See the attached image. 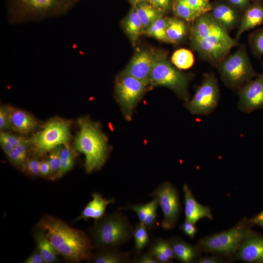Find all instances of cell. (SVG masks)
Here are the masks:
<instances>
[{"mask_svg": "<svg viewBox=\"0 0 263 263\" xmlns=\"http://www.w3.org/2000/svg\"><path fill=\"white\" fill-rule=\"evenodd\" d=\"M208 13L228 33L235 28L240 20L239 10L227 2H218L212 5Z\"/></svg>", "mask_w": 263, "mask_h": 263, "instance_id": "15", "label": "cell"}, {"mask_svg": "<svg viewBox=\"0 0 263 263\" xmlns=\"http://www.w3.org/2000/svg\"><path fill=\"white\" fill-rule=\"evenodd\" d=\"M130 252L121 251L117 248L99 249L93 254L90 261L94 263H125L130 261Z\"/></svg>", "mask_w": 263, "mask_h": 263, "instance_id": "24", "label": "cell"}, {"mask_svg": "<svg viewBox=\"0 0 263 263\" xmlns=\"http://www.w3.org/2000/svg\"><path fill=\"white\" fill-rule=\"evenodd\" d=\"M251 50L257 57L263 56V28L259 29L252 33L249 37Z\"/></svg>", "mask_w": 263, "mask_h": 263, "instance_id": "35", "label": "cell"}, {"mask_svg": "<svg viewBox=\"0 0 263 263\" xmlns=\"http://www.w3.org/2000/svg\"><path fill=\"white\" fill-rule=\"evenodd\" d=\"M59 146L49 152L47 159L50 167V178L54 179L55 176L59 170L61 165L60 156V148Z\"/></svg>", "mask_w": 263, "mask_h": 263, "instance_id": "36", "label": "cell"}, {"mask_svg": "<svg viewBox=\"0 0 263 263\" xmlns=\"http://www.w3.org/2000/svg\"><path fill=\"white\" fill-rule=\"evenodd\" d=\"M0 143L1 148L6 155L10 152L14 148L9 143L3 140H0Z\"/></svg>", "mask_w": 263, "mask_h": 263, "instance_id": "49", "label": "cell"}, {"mask_svg": "<svg viewBox=\"0 0 263 263\" xmlns=\"http://www.w3.org/2000/svg\"><path fill=\"white\" fill-rule=\"evenodd\" d=\"M114 198L107 199L98 193L92 194V199L85 206L75 221L93 219L97 221L102 217L109 205L115 202Z\"/></svg>", "mask_w": 263, "mask_h": 263, "instance_id": "21", "label": "cell"}, {"mask_svg": "<svg viewBox=\"0 0 263 263\" xmlns=\"http://www.w3.org/2000/svg\"><path fill=\"white\" fill-rule=\"evenodd\" d=\"M37 227L46 236L58 254L66 260L90 261L94 248L91 238L83 231L50 215L43 216Z\"/></svg>", "mask_w": 263, "mask_h": 263, "instance_id": "1", "label": "cell"}, {"mask_svg": "<svg viewBox=\"0 0 263 263\" xmlns=\"http://www.w3.org/2000/svg\"><path fill=\"white\" fill-rule=\"evenodd\" d=\"M221 262H222L221 260L215 257H206L197 262L199 263H219Z\"/></svg>", "mask_w": 263, "mask_h": 263, "instance_id": "48", "label": "cell"}, {"mask_svg": "<svg viewBox=\"0 0 263 263\" xmlns=\"http://www.w3.org/2000/svg\"><path fill=\"white\" fill-rule=\"evenodd\" d=\"M148 2L164 13L172 8V0H148Z\"/></svg>", "mask_w": 263, "mask_h": 263, "instance_id": "41", "label": "cell"}, {"mask_svg": "<svg viewBox=\"0 0 263 263\" xmlns=\"http://www.w3.org/2000/svg\"><path fill=\"white\" fill-rule=\"evenodd\" d=\"M123 26L126 33L133 43H135L144 33V27L134 6L125 19Z\"/></svg>", "mask_w": 263, "mask_h": 263, "instance_id": "27", "label": "cell"}, {"mask_svg": "<svg viewBox=\"0 0 263 263\" xmlns=\"http://www.w3.org/2000/svg\"><path fill=\"white\" fill-rule=\"evenodd\" d=\"M134 228L120 210L104 214L90 230L94 248H118L132 237Z\"/></svg>", "mask_w": 263, "mask_h": 263, "instance_id": "5", "label": "cell"}, {"mask_svg": "<svg viewBox=\"0 0 263 263\" xmlns=\"http://www.w3.org/2000/svg\"><path fill=\"white\" fill-rule=\"evenodd\" d=\"M10 121L12 131L20 134H26L34 131L38 123L29 113L17 108L9 107Z\"/></svg>", "mask_w": 263, "mask_h": 263, "instance_id": "20", "label": "cell"}, {"mask_svg": "<svg viewBox=\"0 0 263 263\" xmlns=\"http://www.w3.org/2000/svg\"><path fill=\"white\" fill-rule=\"evenodd\" d=\"M75 0H7L10 22L19 24L38 21L66 14Z\"/></svg>", "mask_w": 263, "mask_h": 263, "instance_id": "4", "label": "cell"}, {"mask_svg": "<svg viewBox=\"0 0 263 263\" xmlns=\"http://www.w3.org/2000/svg\"><path fill=\"white\" fill-rule=\"evenodd\" d=\"M146 204H135L119 208V210L131 209L136 213L139 222H142L150 232L154 229L157 224V209L159 203L156 197Z\"/></svg>", "mask_w": 263, "mask_h": 263, "instance_id": "18", "label": "cell"}, {"mask_svg": "<svg viewBox=\"0 0 263 263\" xmlns=\"http://www.w3.org/2000/svg\"><path fill=\"white\" fill-rule=\"evenodd\" d=\"M0 140L7 142L14 147L23 143H30L29 139L15 135L5 131H0Z\"/></svg>", "mask_w": 263, "mask_h": 263, "instance_id": "39", "label": "cell"}, {"mask_svg": "<svg viewBox=\"0 0 263 263\" xmlns=\"http://www.w3.org/2000/svg\"><path fill=\"white\" fill-rule=\"evenodd\" d=\"M148 88L142 81L123 72L117 76L115 98L126 120L132 119L135 108Z\"/></svg>", "mask_w": 263, "mask_h": 263, "instance_id": "9", "label": "cell"}, {"mask_svg": "<svg viewBox=\"0 0 263 263\" xmlns=\"http://www.w3.org/2000/svg\"><path fill=\"white\" fill-rule=\"evenodd\" d=\"M194 225L195 224L185 220L181 225L180 228L186 235L190 238L193 239L197 232V228Z\"/></svg>", "mask_w": 263, "mask_h": 263, "instance_id": "43", "label": "cell"}, {"mask_svg": "<svg viewBox=\"0 0 263 263\" xmlns=\"http://www.w3.org/2000/svg\"><path fill=\"white\" fill-rule=\"evenodd\" d=\"M148 251L155 257L158 263H171L174 258L169 240L160 237L149 244Z\"/></svg>", "mask_w": 263, "mask_h": 263, "instance_id": "25", "label": "cell"}, {"mask_svg": "<svg viewBox=\"0 0 263 263\" xmlns=\"http://www.w3.org/2000/svg\"><path fill=\"white\" fill-rule=\"evenodd\" d=\"M191 78L190 74L184 73L175 68L165 56L155 55L150 87H166L172 90L179 97L188 101V85Z\"/></svg>", "mask_w": 263, "mask_h": 263, "instance_id": "8", "label": "cell"}, {"mask_svg": "<svg viewBox=\"0 0 263 263\" xmlns=\"http://www.w3.org/2000/svg\"><path fill=\"white\" fill-rule=\"evenodd\" d=\"M220 96L218 82L212 73L203 75L201 84L199 86L186 107L193 114L208 115L217 107Z\"/></svg>", "mask_w": 263, "mask_h": 263, "instance_id": "11", "label": "cell"}, {"mask_svg": "<svg viewBox=\"0 0 263 263\" xmlns=\"http://www.w3.org/2000/svg\"><path fill=\"white\" fill-rule=\"evenodd\" d=\"M190 33L193 48L202 58L217 65L238 44L228 33L211 16L203 14L193 22Z\"/></svg>", "mask_w": 263, "mask_h": 263, "instance_id": "2", "label": "cell"}, {"mask_svg": "<svg viewBox=\"0 0 263 263\" xmlns=\"http://www.w3.org/2000/svg\"><path fill=\"white\" fill-rule=\"evenodd\" d=\"M30 146V143L22 144L14 147L6 155L11 163L22 169L28 160L29 147Z\"/></svg>", "mask_w": 263, "mask_h": 263, "instance_id": "33", "label": "cell"}, {"mask_svg": "<svg viewBox=\"0 0 263 263\" xmlns=\"http://www.w3.org/2000/svg\"><path fill=\"white\" fill-rule=\"evenodd\" d=\"M155 58V55L150 52L140 51L134 55L123 72L139 80L149 87Z\"/></svg>", "mask_w": 263, "mask_h": 263, "instance_id": "14", "label": "cell"}, {"mask_svg": "<svg viewBox=\"0 0 263 263\" xmlns=\"http://www.w3.org/2000/svg\"><path fill=\"white\" fill-rule=\"evenodd\" d=\"M40 173L43 176L50 175V167L47 159L40 161Z\"/></svg>", "mask_w": 263, "mask_h": 263, "instance_id": "46", "label": "cell"}, {"mask_svg": "<svg viewBox=\"0 0 263 263\" xmlns=\"http://www.w3.org/2000/svg\"><path fill=\"white\" fill-rule=\"evenodd\" d=\"M240 260L248 263H263V237L252 234L242 242L237 251Z\"/></svg>", "mask_w": 263, "mask_h": 263, "instance_id": "17", "label": "cell"}, {"mask_svg": "<svg viewBox=\"0 0 263 263\" xmlns=\"http://www.w3.org/2000/svg\"><path fill=\"white\" fill-rule=\"evenodd\" d=\"M168 18L163 16L152 22L144 32L146 35L158 40L167 42L166 30Z\"/></svg>", "mask_w": 263, "mask_h": 263, "instance_id": "30", "label": "cell"}, {"mask_svg": "<svg viewBox=\"0 0 263 263\" xmlns=\"http://www.w3.org/2000/svg\"><path fill=\"white\" fill-rule=\"evenodd\" d=\"M34 235L37 249L42 256L44 263L56 262L58 260L59 254L45 234L37 228Z\"/></svg>", "mask_w": 263, "mask_h": 263, "instance_id": "23", "label": "cell"}, {"mask_svg": "<svg viewBox=\"0 0 263 263\" xmlns=\"http://www.w3.org/2000/svg\"><path fill=\"white\" fill-rule=\"evenodd\" d=\"M150 231L143 223L139 222L134 228V250L138 255L150 244Z\"/></svg>", "mask_w": 263, "mask_h": 263, "instance_id": "29", "label": "cell"}, {"mask_svg": "<svg viewBox=\"0 0 263 263\" xmlns=\"http://www.w3.org/2000/svg\"><path fill=\"white\" fill-rule=\"evenodd\" d=\"M183 190L186 220L195 224L199 220L206 217L210 220L213 219L209 207L201 205L196 201L187 184L184 185Z\"/></svg>", "mask_w": 263, "mask_h": 263, "instance_id": "16", "label": "cell"}, {"mask_svg": "<svg viewBox=\"0 0 263 263\" xmlns=\"http://www.w3.org/2000/svg\"><path fill=\"white\" fill-rule=\"evenodd\" d=\"M169 240L174 258L184 263H190L195 261L198 255V250L195 246L178 237H172Z\"/></svg>", "mask_w": 263, "mask_h": 263, "instance_id": "22", "label": "cell"}, {"mask_svg": "<svg viewBox=\"0 0 263 263\" xmlns=\"http://www.w3.org/2000/svg\"><path fill=\"white\" fill-rule=\"evenodd\" d=\"M251 235L244 223L221 233L202 239L200 245L205 250L225 255L238 251L243 241Z\"/></svg>", "mask_w": 263, "mask_h": 263, "instance_id": "10", "label": "cell"}, {"mask_svg": "<svg viewBox=\"0 0 263 263\" xmlns=\"http://www.w3.org/2000/svg\"><path fill=\"white\" fill-rule=\"evenodd\" d=\"M244 11L236 33L237 41L244 32L263 24V1H253Z\"/></svg>", "mask_w": 263, "mask_h": 263, "instance_id": "19", "label": "cell"}, {"mask_svg": "<svg viewBox=\"0 0 263 263\" xmlns=\"http://www.w3.org/2000/svg\"><path fill=\"white\" fill-rule=\"evenodd\" d=\"M186 21L175 17L168 18L166 34L168 42L178 43L188 33Z\"/></svg>", "mask_w": 263, "mask_h": 263, "instance_id": "26", "label": "cell"}, {"mask_svg": "<svg viewBox=\"0 0 263 263\" xmlns=\"http://www.w3.org/2000/svg\"><path fill=\"white\" fill-rule=\"evenodd\" d=\"M253 224L263 226V211L250 220Z\"/></svg>", "mask_w": 263, "mask_h": 263, "instance_id": "47", "label": "cell"}, {"mask_svg": "<svg viewBox=\"0 0 263 263\" xmlns=\"http://www.w3.org/2000/svg\"><path fill=\"white\" fill-rule=\"evenodd\" d=\"M61 159L60 168L54 179L59 178L73 167L75 163L74 155L69 145L61 146L60 148Z\"/></svg>", "mask_w": 263, "mask_h": 263, "instance_id": "34", "label": "cell"}, {"mask_svg": "<svg viewBox=\"0 0 263 263\" xmlns=\"http://www.w3.org/2000/svg\"><path fill=\"white\" fill-rule=\"evenodd\" d=\"M71 124L72 121L58 117L47 121L29 138L34 153L41 156L59 146L69 145Z\"/></svg>", "mask_w": 263, "mask_h": 263, "instance_id": "6", "label": "cell"}, {"mask_svg": "<svg viewBox=\"0 0 263 263\" xmlns=\"http://www.w3.org/2000/svg\"><path fill=\"white\" fill-rule=\"evenodd\" d=\"M145 29L152 22L163 16L164 13L148 1H144L133 6Z\"/></svg>", "mask_w": 263, "mask_h": 263, "instance_id": "28", "label": "cell"}, {"mask_svg": "<svg viewBox=\"0 0 263 263\" xmlns=\"http://www.w3.org/2000/svg\"><path fill=\"white\" fill-rule=\"evenodd\" d=\"M134 263H158L155 257L149 251L140 254L138 257L134 259L132 262Z\"/></svg>", "mask_w": 263, "mask_h": 263, "instance_id": "42", "label": "cell"}, {"mask_svg": "<svg viewBox=\"0 0 263 263\" xmlns=\"http://www.w3.org/2000/svg\"><path fill=\"white\" fill-rule=\"evenodd\" d=\"M253 0V1H263V0Z\"/></svg>", "mask_w": 263, "mask_h": 263, "instance_id": "51", "label": "cell"}, {"mask_svg": "<svg viewBox=\"0 0 263 263\" xmlns=\"http://www.w3.org/2000/svg\"><path fill=\"white\" fill-rule=\"evenodd\" d=\"M133 4V6L136 5L138 3L142 2L144 1H148V0H129Z\"/></svg>", "mask_w": 263, "mask_h": 263, "instance_id": "50", "label": "cell"}, {"mask_svg": "<svg viewBox=\"0 0 263 263\" xmlns=\"http://www.w3.org/2000/svg\"><path fill=\"white\" fill-rule=\"evenodd\" d=\"M239 109L243 112L263 108V70L254 80H250L238 90Z\"/></svg>", "mask_w": 263, "mask_h": 263, "instance_id": "13", "label": "cell"}, {"mask_svg": "<svg viewBox=\"0 0 263 263\" xmlns=\"http://www.w3.org/2000/svg\"><path fill=\"white\" fill-rule=\"evenodd\" d=\"M171 8L177 17L187 22H193L200 17L184 0H172Z\"/></svg>", "mask_w": 263, "mask_h": 263, "instance_id": "31", "label": "cell"}, {"mask_svg": "<svg viewBox=\"0 0 263 263\" xmlns=\"http://www.w3.org/2000/svg\"><path fill=\"white\" fill-rule=\"evenodd\" d=\"M150 196L156 197L161 207L163 219L161 227L170 230L176 225L181 210L179 194L176 188L169 182L161 184Z\"/></svg>", "mask_w": 263, "mask_h": 263, "instance_id": "12", "label": "cell"}, {"mask_svg": "<svg viewBox=\"0 0 263 263\" xmlns=\"http://www.w3.org/2000/svg\"><path fill=\"white\" fill-rule=\"evenodd\" d=\"M40 161L37 158L33 157L27 160L22 169L29 175L38 176L40 175Z\"/></svg>", "mask_w": 263, "mask_h": 263, "instance_id": "40", "label": "cell"}, {"mask_svg": "<svg viewBox=\"0 0 263 263\" xmlns=\"http://www.w3.org/2000/svg\"><path fill=\"white\" fill-rule=\"evenodd\" d=\"M79 130L74 139L75 150L85 156V169L88 173L100 169L109 155L107 136L98 124L88 116L77 119Z\"/></svg>", "mask_w": 263, "mask_h": 263, "instance_id": "3", "label": "cell"}, {"mask_svg": "<svg viewBox=\"0 0 263 263\" xmlns=\"http://www.w3.org/2000/svg\"><path fill=\"white\" fill-rule=\"evenodd\" d=\"M187 4L199 16L208 13L212 5L209 0H184Z\"/></svg>", "mask_w": 263, "mask_h": 263, "instance_id": "37", "label": "cell"}, {"mask_svg": "<svg viewBox=\"0 0 263 263\" xmlns=\"http://www.w3.org/2000/svg\"><path fill=\"white\" fill-rule=\"evenodd\" d=\"M217 66L222 80L227 87L233 90H238L253 77L258 75L251 65L244 45L225 56Z\"/></svg>", "mask_w": 263, "mask_h": 263, "instance_id": "7", "label": "cell"}, {"mask_svg": "<svg viewBox=\"0 0 263 263\" xmlns=\"http://www.w3.org/2000/svg\"><path fill=\"white\" fill-rule=\"evenodd\" d=\"M0 131H12L9 107L2 106L0 107Z\"/></svg>", "mask_w": 263, "mask_h": 263, "instance_id": "38", "label": "cell"}, {"mask_svg": "<svg viewBox=\"0 0 263 263\" xmlns=\"http://www.w3.org/2000/svg\"><path fill=\"white\" fill-rule=\"evenodd\" d=\"M78 0H75V1L76 2Z\"/></svg>", "mask_w": 263, "mask_h": 263, "instance_id": "52", "label": "cell"}, {"mask_svg": "<svg viewBox=\"0 0 263 263\" xmlns=\"http://www.w3.org/2000/svg\"><path fill=\"white\" fill-rule=\"evenodd\" d=\"M227 2L238 10L244 11L250 5L251 0H226Z\"/></svg>", "mask_w": 263, "mask_h": 263, "instance_id": "44", "label": "cell"}, {"mask_svg": "<svg viewBox=\"0 0 263 263\" xmlns=\"http://www.w3.org/2000/svg\"><path fill=\"white\" fill-rule=\"evenodd\" d=\"M24 263H44L42 256L36 249L24 262Z\"/></svg>", "mask_w": 263, "mask_h": 263, "instance_id": "45", "label": "cell"}, {"mask_svg": "<svg viewBox=\"0 0 263 263\" xmlns=\"http://www.w3.org/2000/svg\"><path fill=\"white\" fill-rule=\"evenodd\" d=\"M171 61L176 67L179 69H188L193 65L194 56L189 50L181 48L173 53L171 56Z\"/></svg>", "mask_w": 263, "mask_h": 263, "instance_id": "32", "label": "cell"}]
</instances>
